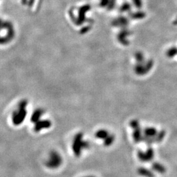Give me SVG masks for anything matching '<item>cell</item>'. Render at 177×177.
<instances>
[{"label": "cell", "instance_id": "obj_1", "mask_svg": "<svg viewBox=\"0 0 177 177\" xmlns=\"http://www.w3.org/2000/svg\"><path fill=\"white\" fill-rule=\"evenodd\" d=\"M61 163V157L56 152L51 155L49 161H48V166L50 167H56L60 165Z\"/></svg>", "mask_w": 177, "mask_h": 177}]
</instances>
